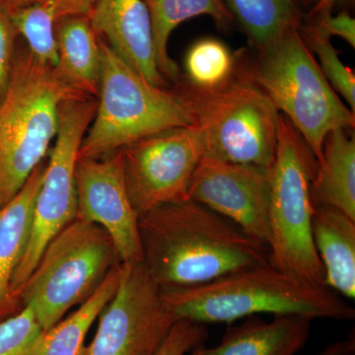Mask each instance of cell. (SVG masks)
<instances>
[{"mask_svg": "<svg viewBox=\"0 0 355 355\" xmlns=\"http://www.w3.org/2000/svg\"><path fill=\"white\" fill-rule=\"evenodd\" d=\"M312 234L324 272V284L355 298V219L324 205H314Z\"/></svg>", "mask_w": 355, "mask_h": 355, "instance_id": "17", "label": "cell"}, {"mask_svg": "<svg viewBox=\"0 0 355 355\" xmlns=\"http://www.w3.org/2000/svg\"><path fill=\"white\" fill-rule=\"evenodd\" d=\"M43 331L33 311L23 306L0 322V355H34Z\"/></svg>", "mask_w": 355, "mask_h": 355, "instance_id": "26", "label": "cell"}, {"mask_svg": "<svg viewBox=\"0 0 355 355\" xmlns=\"http://www.w3.org/2000/svg\"><path fill=\"white\" fill-rule=\"evenodd\" d=\"M350 130H331L312 182L314 205H329L355 219V139Z\"/></svg>", "mask_w": 355, "mask_h": 355, "instance_id": "19", "label": "cell"}, {"mask_svg": "<svg viewBox=\"0 0 355 355\" xmlns=\"http://www.w3.org/2000/svg\"><path fill=\"white\" fill-rule=\"evenodd\" d=\"M188 197L268 247L270 168L203 156L191 178Z\"/></svg>", "mask_w": 355, "mask_h": 355, "instance_id": "12", "label": "cell"}, {"mask_svg": "<svg viewBox=\"0 0 355 355\" xmlns=\"http://www.w3.org/2000/svg\"><path fill=\"white\" fill-rule=\"evenodd\" d=\"M301 1L306 6H314L316 4L317 0H301Z\"/></svg>", "mask_w": 355, "mask_h": 355, "instance_id": "34", "label": "cell"}, {"mask_svg": "<svg viewBox=\"0 0 355 355\" xmlns=\"http://www.w3.org/2000/svg\"><path fill=\"white\" fill-rule=\"evenodd\" d=\"M311 51L319 58L320 69L323 72L328 83L336 92L345 98L349 109L355 111V76L354 72L343 64L338 51L331 44V38L320 36L300 28Z\"/></svg>", "mask_w": 355, "mask_h": 355, "instance_id": "25", "label": "cell"}, {"mask_svg": "<svg viewBox=\"0 0 355 355\" xmlns=\"http://www.w3.org/2000/svg\"><path fill=\"white\" fill-rule=\"evenodd\" d=\"M51 7L57 21L73 16H88L96 0H43Z\"/></svg>", "mask_w": 355, "mask_h": 355, "instance_id": "30", "label": "cell"}, {"mask_svg": "<svg viewBox=\"0 0 355 355\" xmlns=\"http://www.w3.org/2000/svg\"><path fill=\"white\" fill-rule=\"evenodd\" d=\"M79 95L83 94L62 83L53 67L28 49L16 53L0 101V209L46 160L57 135L62 102Z\"/></svg>", "mask_w": 355, "mask_h": 355, "instance_id": "4", "label": "cell"}, {"mask_svg": "<svg viewBox=\"0 0 355 355\" xmlns=\"http://www.w3.org/2000/svg\"><path fill=\"white\" fill-rule=\"evenodd\" d=\"M121 263L106 275L92 295L67 319L44 331L34 355H87L86 336L120 284Z\"/></svg>", "mask_w": 355, "mask_h": 355, "instance_id": "21", "label": "cell"}, {"mask_svg": "<svg viewBox=\"0 0 355 355\" xmlns=\"http://www.w3.org/2000/svg\"><path fill=\"white\" fill-rule=\"evenodd\" d=\"M139 228L142 263L161 289L200 286L270 263L268 247L191 198L144 212Z\"/></svg>", "mask_w": 355, "mask_h": 355, "instance_id": "1", "label": "cell"}, {"mask_svg": "<svg viewBox=\"0 0 355 355\" xmlns=\"http://www.w3.org/2000/svg\"><path fill=\"white\" fill-rule=\"evenodd\" d=\"M209 338L207 326L189 320H178L154 355H187L205 345Z\"/></svg>", "mask_w": 355, "mask_h": 355, "instance_id": "27", "label": "cell"}, {"mask_svg": "<svg viewBox=\"0 0 355 355\" xmlns=\"http://www.w3.org/2000/svg\"><path fill=\"white\" fill-rule=\"evenodd\" d=\"M342 1H345V0H317L316 4L311 9L308 17L318 15V14L331 12L336 4L340 3Z\"/></svg>", "mask_w": 355, "mask_h": 355, "instance_id": "33", "label": "cell"}, {"mask_svg": "<svg viewBox=\"0 0 355 355\" xmlns=\"http://www.w3.org/2000/svg\"><path fill=\"white\" fill-rule=\"evenodd\" d=\"M120 263L108 233L92 222L76 218L44 248L20 294L22 306L34 313L43 331L83 304Z\"/></svg>", "mask_w": 355, "mask_h": 355, "instance_id": "8", "label": "cell"}, {"mask_svg": "<svg viewBox=\"0 0 355 355\" xmlns=\"http://www.w3.org/2000/svg\"><path fill=\"white\" fill-rule=\"evenodd\" d=\"M237 55L219 40L205 38L196 42L184 60V78L198 88L217 87L234 73Z\"/></svg>", "mask_w": 355, "mask_h": 355, "instance_id": "23", "label": "cell"}, {"mask_svg": "<svg viewBox=\"0 0 355 355\" xmlns=\"http://www.w3.org/2000/svg\"><path fill=\"white\" fill-rule=\"evenodd\" d=\"M17 36L10 14L0 9V101L6 94L12 73L17 53L15 49Z\"/></svg>", "mask_w": 355, "mask_h": 355, "instance_id": "29", "label": "cell"}, {"mask_svg": "<svg viewBox=\"0 0 355 355\" xmlns=\"http://www.w3.org/2000/svg\"><path fill=\"white\" fill-rule=\"evenodd\" d=\"M176 322L142 261L121 263L120 284L87 355H154Z\"/></svg>", "mask_w": 355, "mask_h": 355, "instance_id": "11", "label": "cell"}, {"mask_svg": "<svg viewBox=\"0 0 355 355\" xmlns=\"http://www.w3.org/2000/svg\"><path fill=\"white\" fill-rule=\"evenodd\" d=\"M77 218L105 229L121 263H141L139 216L123 176L121 150L98 158H78L76 166Z\"/></svg>", "mask_w": 355, "mask_h": 355, "instance_id": "13", "label": "cell"}, {"mask_svg": "<svg viewBox=\"0 0 355 355\" xmlns=\"http://www.w3.org/2000/svg\"><path fill=\"white\" fill-rule=\"evenodd\" d=\"M144 2L150 15L159 71L168 83L174 84L181 76L179 67L168 51L170 36L178 26L200 15L209 16L223 30L229 29L234 21L224 0H144Z\"/></svg>", "mask_w": 355, "mask_h": 355, "instance_id": "20", "label": "cell"}, {"mask_svg": "<svg viewBox=\"0 0 355 355\" xmlns=\"http://www.w3.org/2000/svg\"><path fill=\"white\" fill-rule=\"evenodd\" d=\"M355 338L354 334H350L345 340H336L327 345L317 355H354Z\"/></svg>", "mask_w": 355, "mask_h": 355, "instance_id": "31", "label": "cell"}, {"mask_svg": "<svg viewBox=\"0 0 355 355\" xmlns=\"http://www.w3.org/2000/svg\"><path fill=\"white\" fill-rule=\"evenodd\" d=\"M101 76L97 110L78 158H98L170 128L193 125L174 89L144 79L100 38Z\"/></svg>", "mask_w": 355, "mask_h": 355, "instance_id": "7", "label": "cell"}, {"mask_svg": "<svg viewBox=\"0 0 355 355\" xmlns=\"http://www.w3.org/2000/svg\"><path fill=\"white\" fill-rule=\"evenodd\" d=\"M58 64L62 83L80 94L97 98L101 76L99 37L88 16L62 18L55 23Z\"/></svg>", "mask_w": 355, "mask_h": 355, "instance_id": "18", "label": "cell"}, {"mask_svg": "<svg viewBox=\"0 0 355 355\" xmlns=\"http://www.w3.org/2000/svg\"><path fill=\"white\" fill-rule=\"evenodd\" d=\"M313 320L297 315H279L272 321L248 317L229 326L216 347L200 345L191 355H296L308 342Z\"/></svg>", "mask_w": 355, "mask_h": 355, "instance_id": "15", "label": "cell"}, {"mask_svg": "<svg viewBox=\"0 0 355 355\" xmlns=\"http://www.w3.org/2000/svg\"><path fill=\"white\" fill-rule=\"evenodd\" d=\"M318 165L300 133L280 114L277 151L270 168L268 260L296 279L327 286L312 234L311 189Z\"/></svg>", "mask_w": 355, "mask_h": 355, "instance_id": "6", "label": "cell"}, {"mask_svg": "<svg viewBox=\"0 0 355 355\" xmlns=\"http://www.w3.org/2000/svg\"><path fill=\"white\" fill-rule=\"evenodd\" d=\"M173 89L202 130L205 156L270 168L275 160L280 113L248 73L242 51L234 73L209 89L196 87L180 76Z\"/></svg>", "mask_w": 355, "mask_h": 355, "instance_id": "3", "label": "cell"}, {"mask_svg": "<svg viewBox=\"0 0 355 355\" xmlns=\"http://www.w3.org/2000/svg\"><path fill=\"white\" fill-rule=\"evenodd\" d=\"M301 28L327 38L340 37L352 48L355 46V20L347 11L336 16L331 12L311 16L308 17V22L302 24Z\"/></svg>", "mask_w": 355, "mask_h": 355, "instance_id": "28", "label": "cell"}, {"mask_svg": "<svg viewBox=\"0 0 355 355\" xmlns=\"http://www.w3.org/2000/svg\"><path fill=\"white\" fill-rule=\"evenodd\" d=\"M123 176L139 216L189 198V187L205 153L203 135L196 125L154 133L120 149Z\"/></svg>", "mask_w": 355, "mask_h": 355, "instance_id": "10", "label": "cell"}, {"mask_svg": "<svg viewBox=\"0 0 355 355\" xmlns=\"http://www.w3.org/2000/svg\"><path fill=\"white\" fill-rule=\"evenodd\" d=\"M226 6L257 51L303 24L296 0H226Z\"/></svg>", "mask_w": 355, "mask_h": 355, "instance_id": "22", "label": "cell"}, {"mask_svg": "<svg viewBox=\"0 0 355 355\" xmlns=\"http://www.w3.org/2000/svg\"><path fill=\"white\" fill-rule=\"evenodd\" d=\"M97 110V98L74 96L60 106L55 144L46 161L43 182L33 210L31 231L11 282L13 298L20 294L44 248L77 216L76 166L79 149Z\"/></svg>", "mask_w": 355, "mask_h": 355, "instance_id": "9", "label": "cell"}, {"mask_svg": "<svg viewBox=\"0 0 355 355\" xmlns=\"http://www.w3.org/2000/svg\"><path fill=\"white\" fill-rule=\"evenodd\" d=\"M17 34L27 42L28 50L37 60L55 69L58 64L55 12L44 2L11 11Z\"/></svg>", "mask_w": 355, "mask_h": 355, "instance_id": "24", "label": "cell"}, {"mask_svg": "<svg viewBox=\"0 0 355 355\" xmlns=\"http://www.w3.org/2000/svg\"><path fill=\"white\" fill-rule=\"evenodd\" d=\"M244 65L252 80L300 133L318 163L331 130L354 128V112L324 76L300 29H292L258 50L254 64Z\"/></svg>", "mask_w": 355, "mask_h": 355, "instance_id": "5", "label": "cell"}, {"mask_svg": "<svg viewBox=\"0 0 355 355\" xmlns=\"http://www.w3.org/2000/svg\"><path fill=\"white\" fill-rule=\"evenodd\" d=\"M176 320L205 324L234 323L260 314L297 315L352 321L355 310L328 286H314L266 266L244 268L191 287L161 289Z\"/></svg>", "mask_w": 355, "mask_h": 355, "instance_id": "2", "label": "cell"}, {"mask_svg": "<svg viewBox=\"0 0 355 355\" xmlns=\"http://www.w3.org/2000/svg\"><path fill=\"white\" fill-rule=\"evenodd\" d=\"M98 37L154 86L167 88L159 71L150 15L144 0H96L88 15Z\"/></svg>", "mask_w": 355, "mask_h": 355, "instance_id": "14", "label": "cell"}, {"mask_svg": "<svg viewBox=\"0 0 355 355\" xmlns=\"http://www.w3.org/2000/svg\"><path fill=\"white\" fill-rule=\"evenodd\" d=\"M43 0H0V9L11 12L17 9L41 3Z\"/></svg>", "mask_w": 355, "mask_h": 355, "instance_id": "32", "label": "cell"}, {"mask_svg": "<svg viewBox=\"0 0 355 355\" xmlns=\"http://www.w3.org/2000/svg\"><path fill=\"white\" fill-rule=\"evenodd\" d=\"M46 164V160L43 161L19 193L0 209V322L22 308L13 298L11 282L31 231L33 210Z\"/></svg>", "mask_w": 355, "mask_h": 355, "instance_id": "16", "label": "cell"}]
</instances>
